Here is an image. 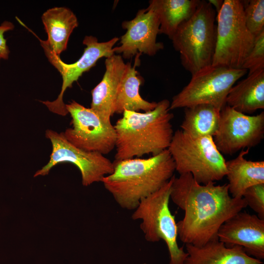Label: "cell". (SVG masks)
<instances>
[{
  "label": "cell",
  "instance_id": "d6986e66",
  "mask_svg": "<svg viewBox=\"0 0 264 264\" xmlns=\"http://www.w3.org/2000/svg\"><path fill=\"white\" fill-rule=\"evenodd\" d=\"M227 105L244 114L264 109V69L248 74L230 89Z\"/></svg>",
  "mask_w": 264,
  "mask_h": 264
},
{
  "label": "cell",
  "instance_id": "d4e9b609",
  "mask_svg": "<svg viewBox=\"0 0 264 264\" xmlns=\"http://www.w3.org/2000/svg\"><path fill=\"white\" fill-rule=\"evenodd\" d=\"M242 198L247 206H249L257 214V216L264 220V183L248 187L244 191Z\"/></svg>",
  "mask_w": 264,
  "mask_h": 264
},
{
  "label": "cell",
  "instance_id": "7a4b0ae2",
  "mask_svg": "<svg viewBox=\"0 0 264 264\" xmlns=\"http://www.w3.org/2000/svg\"><path fill=\"white\" fill-rule=\"evenodd\" d=\"M113 163V172L102 182L118 204L128 210H134L142 199L161 188L176 171L168 149L149 158L134 157Z\"/></svg>",
  "mask_w": 264,
  "mask_h": 264
},
{
  "label": "cell",
  "instance_id": "2e32d148",
  "mask_svg": "<svg viewBox=\"0 0 264 264\" xmlns=\"http://www.w3.org/2000/svg\"><path fill=\"white\" fill-rule=\"evenodd\" d=\"M188 256L184 264H263L248 255L240 246H227L218 239L201 246L186 244Z\"/></svg>",
  "mask_w": 264,
  "mask_h": 264
},
{
  "label": "cell",
  "instance_id": "3957f363",
  "mask_svg": "<svg viewBox=\"0 0 264 264\" xmlns=\"http://www.w3.org/2000/svg\"><path fill=\"white\" fill-rule=\"evenodd\" d=\"M170 106V101L163 99L149 111L125 110L114 125L116 139L113 162L155 155L168 149L174 133Z\"/></svg>",
  "mask_w": 264,
  "mask_h": 264
},
{
  "label": "cell",
  "instance_id": "52a82bcc",
  "mask_svg": "<svg viewBox=\"0 0 264 264\" xmlns=\"http://www.w3.org/2000/svg\"><path fill=\"white\" fill-rule=\"evenodd\" d=\"M212 65L242 68L255 37L246 27L242 1L224 0L218 13Z\"/></svg>",
  "mask_w": 264,
  "mask_h": 264
},
{
  "label": "cell",
  "instance_id": "83f0119b",
  "mask_svg": "<svg viewBox=\"0 0 264 264\" xmlns=\"http://www.w3.org/2000/svg\"></svg>",
  "mask_w": 264,
  "mask_h": 264
},
{
  "label": "cell",
  "instance_id": "5b68a950",
  "mask_svg": "<svg viewBox=\"0 0 264 264\" xmlns=\"http://www.w3.org/2000/svg\"><path fill=\"white\" fill-rule=\"evenodd\" d=\"M168 150L176 171L191 174L199 184L215 182L226 176V161L213 137L193 136L177 130Z\"/></svg>",
  "mask_w": 264,
  "mask_h": 264
},
{
  "label": "cell",
  "instance_id": "8fae6325",
  "mask_svg": "<svg viewBox=\"0 0 264 264\" xmlns=\"http://www.w3.org/2000/svg\"><path fill=\"white\" fill-rule=\"evenodd\" d=\"M119 38L114 37L105 42H98L96 37L92 36L85 37L83 43L86 46L82 56L72 64L64 62L60 56L54 54L49 48L45 41H41V45L50 63L61 74L63 83L61 90L57 99L53 101H41L51 112L66 116L68 112L63 102V95L67 88H71L82 74L94 66L97 61L102 58H109L113 55V46Z\"/></svg>",
  "mask_w": 264,
  "mask_h": 264
},
{
  "label": "cell",
  "instance_id": "44dd1931",
  "mask_svg": "<svg viewBox=\"0 0 264 264\" xmlns=\"http://www.w3.org/2000/svg\"><path fill=\"white\" fill-rule=\"evenodd\" d=\"M200 0H152L149 6L160 22L159 34L172 39L178 26L195 12Z\"/></svg>",
  "mask_w": 264,
  "mask_h": 264
},
{
  "label": "cell",
  "instance_id": "9c48e42d",
  "mask_svg": "<svg viewBox=\"0 0 264 264\" xmlns=\"http://www.w3.org/2000/svg\"><path fill=\"white\" fill-rule=\"evenodd\" d=\"M45 136L51 141L52 152L48 162L35 173L34 177L45 176L55 165L64 162L73 164L79 169L85 186L102 182L105 176L113 172V162L100 153L87 152L75 147L67 140L63 132L47 130Z\"/></svg>",
  "mask_w": 264,
  "mask_h": 264
},
{
  "label": "cell",
  "instance_id": "ac0fdd59",
  "mask_svg": "<svg viewBox=\"0 0 264 264\" xmlns=\"http://www.w3.org/2000/svg\"><path fill=\"white\" fill-rule=\"evenodd\" d=\"M138 54L133 66L130 63L126 64L117 88L113 107L114 114H122L125 110L149 111L157 105V102L146 101L140 94V87L143 84V79L135 69V66L140 61Z\"/></svg>",
  "mask_w": 264,
  "mask_h": 264
},
{
  "label": "cell",
  "instance_id": "4fadbf2b",
  "mask_svg": "<svg viewBox=\"0 0 264 264\" xmlns=\"http://www.w3.org/2000/svg\"><path fill=\"white\" fill-rule=\"evenodd\" d=\"M122 26L127 31L120 39L121 45L113 47V50L114 53L122 54L124 59H130L138 53L152 56L163 49L164 44L156 42L159 19L150 6L139 10L132 20L124 21Z\"/></svg>",
  "mask_w": 264,
  "mask_h": 264
},
{
  "label": "cell",
  "instance_id": "277c9868",
  "mask_svg": "<svg viewBox=\"0 0 264 264\" xmlns=\"http://www.w3.org/2000/svg\"><path fill=\"white\" fill-rule=\"evenodd\" d=\"M217 13L200 0L194 14L177 28L171 40L183 67L191 75L212 65L216 44Z\"/></svg>",
  "mask_w": 264,
  "mask_h": 264
},
{
  "label": "cell",
  "instance_id": "603a6c76",
  "mask_svg": "<svg viewBox=\"0 0 264 264\" xmlns=\"http://www.w3.org/2000/svg\"><path fill=\"white\" fill-rule=\"evenodd\" d=\"M245 24L255 37L264 31V0H242Z\"/></svg>",
  "mask_w": 264,
  "mask_h": 264
},
{
  "label": "cell",
  "instance_id": "7c38bea8",
  "mask_svg": "<svg viewBox=\"0 0 264 264\" xmlns=\"http://www.w3.org/2000/svg\"><path fill=\"white\" fill-rule=\"evenodd\" d=\"M264 137V112L249 115L225 105L221 110L214 142L221 154L232 155L258 145Z\"/></svg>",
  "mask_w": 264,
  "mask_h": 264
},
{
  "label": "cell",
  "instance_id": "484cf974",
  "mask_svg": "<svg viewBox=\"0 0 264 264\" xmlns=\"http://www.w3.org/2000/svg\"><path fill=\"white\" fill-rule=\"evenodd\" d=\"M14 28V24L9 21H4L0 25V60H7L9 58L10 50L4 34L7 31L13 30Z\"/></svg>",
  "mask_w": 264,
  "mask_h": 264
},
{
  "label": "cell",
  "instance_id": "6da1fadb",
  "mask_svg": "<svg viewBox=\"0 0 264 264\" xmlns=\"http://www.w3.org/2000/svg\"><path fill=\"white\" fill-rule=\"evenodd\" d=\"M170 198L184 211L176 223L178 236L184 243L196 246L218 239L220 226L247 206L243 198L231 196L228 184H201L190 174L174 176Z\"/></svg>",
  "mask_w": 264,
  "mask_h": 264
},
{
  "label": "cell",
  "instance_id": "cb8c5ba5",
  "mask_svg": "<svg viewBox=\"0 0 264 264\" xmlns=\"http://www.w3.org/2000/svg\"><path fill=\"white\" fill-rule=\"evenodd\" d=\"M242 68L248 74L264 69V31L255 37L252 48L245 59Z\"/></svg>",
  "mask_w": 264,
  "mask_h": 264
},
{
  "label": "cell",
  "instance_id": "8992f818",
  "mask_svg": "<svg viewBox=\"0 0 264 264\" xmlns=\"http://www.w3.org/2000/svg\"><path fill=\"white\" fill-rule=\"evenodd\" d=\"M174 176L158 190L142 199L132 218L141 220L140 228L147 241L155 242L162 240L165 242L170 264H184L188 254L183 246L177 244L176 223L169 205Z\"/></svg>",
  "mask_w": 264,
  "mask_h": 264
},
{
  "label": "cell",
  "instance_id": "e0dca14e",
  "mask_svg": "<svg viewBox=\"0 0 264 264\" xmlns=\"http://www.w3.org/2000/svg\"><path fill=\"white\" fill-rule=\"evenodd\" d=\"M249 150H242L236 157L226 161L228 190L234 198H242L248 187L264 183V161L247 160L245 155Z\"/></svg>",
  "mask_w": 264,
  "mask_h": 264
},
{
  "label": "cell",
  "instance_id": "ffe728a7",
  "mask_svg": "<svg viewBox=\"0 0 264 264\" xmlns=\"http://www.w3.org/2000/svg\"><path fill=\"white\" fill-rule=\"evenodd\" d=\"M42 21L47 35L46 43L56 55H60L67 48L69 37L78 26L74 13L65 7H54L46 10Z\"/></svg>",
  "mask_w": 264,
  "mask_h": 264
},
{
  "label": "cell",
  "instance_id": "9a60e30c",
  "mask_svg": "<svg viewBox=\"0 0 264 264\" xmlns=\"http://www.w3.org/2000/svg\"><path fill=\"white\" fill-rule=\"evenodd\" d=\"M106 70L101 82L91 90L90 109L106 123H110L117 88L126 64L119 55L106 58Z\"/></svg>",
  "mask_w": 264,
  "mask_h": 264
},
{
  "label": "cell",
  "instance_id": "4316f807",
  "mask_svg": "<svg viewBox=\"0 0 264 264\" xmlns=\"http://www.w3.org/2000/svg\"><path fill=\"white\" fill-rule=\"evenodd\" d=\"M208 1L213 6L217 13L219 12L223 3L222 0H209Z\"/></svg>",
  "mask_w": 264,
  "mask_h": 264
},
{
  "label": "cell",
  "instance_id": "5bb4252c",
  "mask_svg": "<svg viewBox=\"0 0 264 264\" xmlns=\"http://www.w3.org/2000/svg\"><path fill=\"white\" fill-rule=\"evenodd\" d=\"M217 237L227 246L238 245L249 256L264 259V220L257 215L237 213L220 226Z\"/></svg>",
  "mask_w": 264,
  "mask_h": 264
},
{
  "label": "cell",
  "instance_id": "30bf717a",
  "mask_svg": "<svg viewBox=\"0 0 264 264\" xmlns=\"http://www.w3.org/2000/svg\"><path fill=\"white\" fill-rule=\"evenodd\" d=\"M66 108L72 118V127L63 132L68 141L87 152L103 155L115 147L116 135L111 123L104 122L90 108L72 100Z\"/></svg>",
  "mask_w": 264,
  "mask_h": 264
},
{
  "label": "cell",
  "instance_id": "ba28073f",
  "mask_svg": "<svg viewBox=\"0 0 264 264\" xmlns=\"http://www.w3.org/2000/svg\"><path fill=\"white\" fill-rule=\"evenodd\" d=\"M247 72L243 68L206 66L192 75L187 85L173 97L170 110L209 104L221 110L231 88Z\"/></svg>",
  "mask_w": 264,
  "mask_h": 264
},
{
  "label": "cell",
  "instance_id": "7402d4cb",
  "mask_svg": "<svg viewBox=\"0 0 264 264\" xmlns=\"http://www.w3.org/2000/svg\"><path fill=\"white\" fill-rule=\"evenodd\" d=\"M220 112V110L209 104L185 108L181 130L193 136L213 137L218 127Z\"/></svg>",
  "mask_w": 264,
  "mask_h": 264
}]
</instances>
